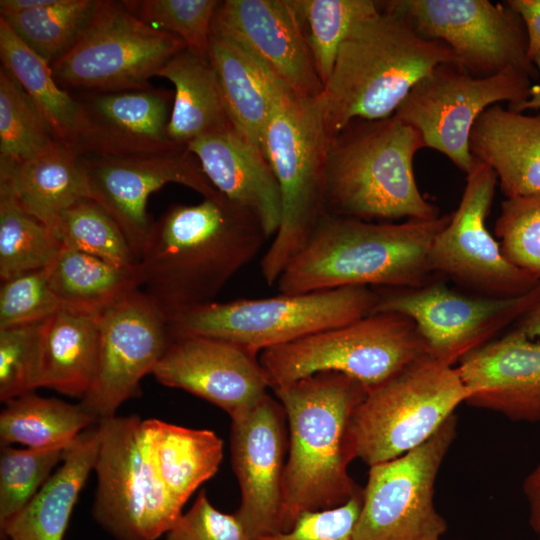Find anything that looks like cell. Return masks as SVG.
<instances>
[{"instance_id":"6da1fadb","label":"cell","mask_w":540,"mask_h":540,"mask_svg":"<svg viewBox=\"0 0 540 540\" xmlns=\"http://www.w3.org/2000/svg\"><path fill=\"white\" fill-rule=\"evenodd\" d=\"M267 239L257 218L223 195L172 205L154 221L139 259L144 292L169 321L213 302Z\"/></svg>"},{"instance_id":"7a4b0ae2","label":"cell","mask_w":540,"mask_h":540,"mask_svg":"<svg viewBox=\"0 0 540 540\" xmlns=\"http://www.w3.org/2000/svg\"><path fill=\"white\" fill-rule=\"evenodd\" d=\"M288 424L280 531L304 513L340 506L362 492L348 472L355 459L350 420L367 390L337 372L273 389Z\"/></svg>"},{"instance_id":"3957f363","label":"cell","mask_w":540,"mask_h":540,"mask_svg":"<svg viewBox=\"0 0 540 540\" xmlns=\"http://www.w3.org/2000/svg\"><path fill=\"white\" fill-rule=\"evenodd\" d=\"M451 214L430 220L373 223L325 214L276 285L282 294L349 286L394 288L429 283V252Z\"/></svg>"},{"instance_id":"277c9868","label":"cell","mask_w":540,"mask_h":540,"mask_svg":"<svg viewBox=\"0 0 540 540\" xmlns=\"http://www.w3.org/2000/svg\"><path fill=\"white\" fill-rule=\"evenodd\" d=\"M453 61L446 44L423 38L403 17L379 8L348 34L320 94L330 137L355 119L392 116L421 78Z\"/></svg>"},{"instance_id":"5b68a950","label":"cell","mask_w":540,"mask_h":540,"mask_svg":"<svg viewBox=\"0 0 540 540\" xmlns=\"http://www.w3.org/2000/svg\"><path fill=\"white\" fill-rule=\"evenodd\" d=\"M421 148L420 133L394 114L351 121L328 143L326 213L365 221L438 218L439 209L422 195L414 175Z\"/></svg>"},{"instance_id":"8992f818","label":"cell","mask_w":540,"mask_h":540,"mask_svg":"<svg viewBox=\"0 0 540 540\" xmlns=\"http://www.w3.org/2000/svg\"><path fill=\"white\" fill-rule=\"evenodd\" d=\"M320 95L285 99L272 114L262 151L281 196L279 229L260 262L269 286L310 239L325 208V167L330 140Z\"/></svg>"},{"instance_id":"52a82bcc","label":"cell","mask_w":540,"mask_h":540,"mask_svg":"<svg viewBox=\"0 0 540 540\" xmlns=\"http://www.w3.org/2000/svg\"><path fill=\"white\" fill-rule=\"evenodd\" d=\"M378 294L349 286L268 298L210 302L168 321L171 339L211 337L258 355L370 314Z\"/></svg>"},{"instance_id":"ba28073f","label":"cell","mask_w":540,"mask_h":540,"mask_svg":"<svg viewBox=\"0 0 540 540\" xmlns=\"http://www.w3.org/2000/svg\"><path fill=\"white\" fill-rule=\"evenodd\" d=\"M425 356L426 344L415 323L381 312L266 349L259 362L272 390L313 374L337 372L368 391Z\"/></svg>"},{"instance_id":"9c48e42d","label":"cell","mask_w":540,"mask_h":540,"mask_svg":"<svg viewBox=\"0 0 540 540\" xmlns=\"http://www.w3.org/2000/svg\"><path fill=\"white\" fill-rule=\"evenodd\" d=\"M470 393L459 370L425 356L368 390L350 420L354 457L369 466L427 441Z\"/></svg>"},{"instance_id":"30bf717a","label":"cell","mask_w":540,"mask_h":540,"mask_svg":"<svg viewBox=\"0 0 540 540\" xmlns=\"http://www.w3.org/2000/svg\"><path fill=\"white\" fill-rule=\"evenodd\" d=\"M142 419L113 416L97 422L95 521L116 540H157L183 513L167 493L144 441Z\"/></svg>"},{"instance_id":"8fae6325","label":"cell","mask_w":540,"mask_h":540,"mask_svg":"<svg viewBox=\"0 0 540 540\" xmlns=\"http://www.w3.org/2000/svg\"><path fill=\"white\" fill-rule=\"evenodd\" d=\"M185 49L179 37L146 24L123 1L97 0L76 43L51 68L59 85L139 91L149 89V79Z\"/></svg>"},{"instance_id":"7c38bea8","label":"cell","mask_w":540,"mask_h":540,"mask_svg":"<svg viewBox=\"0 0 540 540\" xmlns=\"http://www.w3.org/2000/svg\"><path fill=\"white\" fill-rule=\"evenodd\" d=\"M456 433L453 414L420 446L369 466L354 540H442L448 526L435 507V483Z\"/></svg>"},{"instance_id":"4fadbf2b","label":"cell","mask_w":540,"mask_h":540,"mask_svg":"<svg viewBox=\"0 0 540 540\" xmlns=\"http://www.w3.org/2000/svg\"><path fill=\"white\" fill-rule=\"evenodd\" d=\"M531 80L515 69L479 78L455 61L441 63L412 87L394 115L420 133L425 148L441 152L467 174L474 163L469 137L478 117L499 102L510 109L525 102Z\"/></svg>"},{"instance_id":"5bb4252c","label":"cell","mask_w":540,"mask_h":540,"mask_svg":"<svg viewBox=\"0 0 540 540\" xmlns=\"http://www.w3.org/2000/svg\"><path fill=\"white\" fill-rule=\"evenodd\" d=\"M378 5L403 17L423 38L446 44L456 63L474 77L507 69L532 79L538 75L529 57L525 24L506 1L391 0Z\"/></svg>"},{"instance_id":"9a60e30c","label":"cell","mask_w":540,"mask_h":540,"mask_svg":"<svg viewBox=\"0 0 540 540\" xmlns=\"http://www.w3.org/2000/svg\"><path fill=\"white\" fill-rule=\"evenodd\" d=\"M539 301L540 283L527 294L499 298L466 295L443 283L429 282L378 294L370 313L390 312L410 318L425 341L428 356L455 366Z\"/></svg>"},{"instance_id":"2e32d148","label":"cell","mask_w":540,"mask_h":540,"mask_svg":"<svg viewBox=\"0 0 540 540\" xmlns=\"http://www.w3.org/2000/svg\"><path fill=\"white\" fill-rule=\"evenodd\" d=\"M466 185L448 224L429 252L432 272H439L484 296L509 298L532 291L540 279L511 263L486 226L498 179L474 157Z\"/></svg>"},{"instance_id":"e0dca14e","label":"cell","mask_w":540,"mask_h":540,"mask_svg":"<svg viewBox=\"0 0 540 540\" xmlns=\"http://www.w3.org/2000/svg\"><path fill=\"white\" fill-rule=\"evenodd\" d=\"M99 352L92 386L81 404L99 421L140 395L172 339L168 319L144 291L134 290L98 314Z\"/></svg>"},{"instance_id":"ac0fdd59","label":"cell","mask_w":540,"mask_h":540,"mask_svg":"<svg viewBox=\"0 0 540 540\" xmlns=\"http://www.w3.org/2000/svg\"><path fill=\"white\" fill-rule=\"evenodd\" d=\"M81 160L92 200L116 221L138 261L154 223L147 212L148 198L153 192L176 183L204 198L222 195L187 148L128 157L81 155Z\"/></svg>"},{"instance_id":"d6986e66","label":"cell","mask_w":540,"mask_h":540,"mask_svg":"<svg viewBox=\"0 0 540 540\" xmlns=\"http://www.w3.org/2000/svg\"><path fill=\"white\" fill-rule=\"evenodd\" d=\"M285 413L267 394L250 412L231 420V458L241 501L234 512L248 540L280 531L288 438Z\"/></svg>"},{"instance_id":"ffe728a7","label":"cell","mask_w":540,"mask_h":540,"mask_svg":"<svg viewBox=\"0 0 540 540\" xmlns=\"http://www.w3.org/2000/svg\"><path fill=\"white\" fill-rule=\"evenodd\" d=\"M152 375L162 385L200 397L231 420L250 412L270 388L257 355L217 338L172 339Z\"/></svg>"},{"instance_id":"44dd1931","label":"cell","mask_w":540,"mask_h":540,"mask_svg":"<svg viewBox=\"0 0 540 540\" xmlns=\"http://www.w3.org/2000/svg\"><path fill=\"white\" fill-rule=\"evenodd\" d=\"M212 31L247 50L295 96L323 92L292 0L220 1Z\"/></svg>"},{"instance_id":"7402d4cb","label":"cell","mask_w":540,"mask_h":540,"mask_svg":"<svg viewBox=\"0 0 540 540\" xmlns=\"http://www.w3.org/2000/svg\"><path fill=\"white\" fill-rule=\"evenodd\" d=\"M171 96L163 90L101 92L78 101L71 146L79 155L128 157L185 149L168 136Z\"/></svg>"},{"instance_id":"603a6c76","label":"cell","mask_w":540,"mask_h":540,"mask_svg":"<svg viewBox=\"0 0 540 540\" xmlns=\"http://www.w3.org/2000/svg\"><path fill=\"white\" fill-rule=\"evenodd\" d=\"M466 404L509 420L540 421V342L514 329L463 357L456 366Z\"/></svg>"},{"instance_id":"cb8c5ba5","label":"cell","mask_w":540,"mask_h":540,"mask_svg":"<svg viewBox=\"0 0 540 540\" xmlns=\"http://www.w3.org/2000/svg\"><path fill=\"white\" fill-rule=\"evenodd\" d=\"M213 187L252 213L268 238L281 222L280 190L262 149L233 126L199 137L187 145Z\"/></svg>"},{"instance_id":"d4e9b609","label":"cell","mask_w":540,"mask_h":540,"mask_svg":"<svg viewBox=\"0 0 540 540\" xmlns=\"http://www.w3.org/2000/svg\"><path fill=\"white\" fill-rule=\"evenodd\" d=\"M469 148L493 169L506 198L540 194V114L491 105L474 123Z\"/></svg>"},{"instance_id":"484cf974","label":"cell","mask_w":540,"mask_h":540,"mask_svg":"<svg viewBox=\"0 0 540 540\" xmlns=\"http://www.w3.org/2000/svg\"><path fill=\"white\" fill-rule=\"evenodd\" d=\"M208 60L231 124L262 149L264 131L272 114L294 94L247 50L213 31Z\"/></svg>"},{"instance_id":"4316f807","label":"cell","mask_w":540,"mask_h":540,"mask_svg":"<svg viewBox=\"0 0 540 540\" xmlns=\"http://www.w3.org/2000/svg\"><path fill=\"white\" fill-rule=\"evenodd\" d=\"M0 184L53 232L65 210L79 201L92 200L81 155L59 139L24 161L0 165Z\"/></svg>"},{"instance_id":"83f0119b","label":"cell","mask_w":540,"mask_h":540,"mask_svg":"<svg viewBox=\"0 0 540 540\" xmlns=\"http://www.w3.org/2000/svg\"><path fill=\"white\" fill-rule=\"evenodd\" d=\"M99 444L97 424L81 432L66 447L60 467L32 500L0 525L2 538L63 540L79 494L94 470Z\"/></svg>"},{"instance_id":"f1b7e54d","label":"cell","mask_w":540,"mask_h":540,"mask_svg":"<svg viewBox=\"0 0 540 540\" xmlns=\"http://www.w3.org/2000/svg\"><path fill=\"white\" fill-rule=\"evenodd\" d=\"M142 430L157 475L172 501L183 510L192 494L217 473L223 440L212 430L159 419L143 420Z\"/></svg>"},{"instance_id":"f546056e","label":"cell","mask_w":540,"mask_h":540,"mask_svg":"<svg viewBox=\"0 0 540 540\" xmlns=\"http://www.w3.org/2000/svg\"><path fill=\"white\" fill-rule=\"evenodd\" d=\"M98 352V315L59 309L43 323L39 387L82 400L94 381Z\"/></svg>"},{"instance_id":"4dcf8cb0","label":"cell","mask_w":540,"mask_h":540,"mask_svg":"<svg viewBox=\"0 0 540 540\" xmlns=\"http://www.w3.org/2000/svg\"><path fill=\"white\" fill-rule=\"evenodd\" d=\"M157 76L168 79L175 87L167 133L177 145L186 148L199 137L233 126L208 59L185 49L173 56Z\"/></svg>"},{"instance_id":"1f68e13d","label":"cell","mask_w":540,"mask_h":540,"mask_svg":"<svg viewBox=\"0 0 540 540\" xmlns=\"http://www.w3.org/2000/svg\"><path fill=\"white\" fill-rule=\"evenodd\" d=\"M47 269L62 308L95 315L142 286L139 263L119 266L67 247Z\"/></svg>"},{"instance_id":"d6a6232c","label":"cell","mask_w":540,"mask_h":540,"mask_svg":"<svg viewBox=\"0 0 540 540\" xmlns=\"http://www.w3.org/2000/svg\"><path fill=\"white\" fill-rule=\"evenodd\" d=\"M0 414V443L29 448L69 445L98 420L81 404L30 392L4 403Z\"/></svg>"},{"instance_id":"836d02e7","label":"cell","mask_w":540,"mask_h":540,"mask_svg":"<svg viewBox=\"0 0 540 540\" xmlns=\"http://www.w3.org/2000/svg\"><path fill=\"white\" fill-rule=\"evenodd\" d=\"M3 67L19 82L41 111L55 136L71 145L78 101L60 88L51 65L29 48L0 18Z\"/></svg>"},{"instance_id":"e575fe53","label":"cell","mask_w":540,"mask_h":540,"mask_svg":"<svg viewBox=\"0 0 540 540\" xmlns=\"http://www.w3.org/2000/svg\"><path fill=\"white\" fill-rule=\"evenodd\" d=\"M63 245L55 233L27 213L10 190L0 184V278L48 267Z\"/></svg>"},{"instance_id":"d590c367","label":"cell","mask_w":540,"mask_h":540,"mask_svg":"<svg viewBox=\"0 0 540 540\" xmlns=\"http://www.w3.org/2000/svg\"><path fill=\"white\" fill-rule=\"evenodd\" d=\"M95 4L94 0H55L47 6L0 14V18L51 65L76 43Z\"/></svg>"},{"instance_id":"8d00e7d4","label":"cell","mask_w":540,"mask_h":540,"mask_svg":"<svg viewBox=\"0 0 540 540\" xmlns=\"http://www.w3.org/2000/svg\"><path fill=\"white\" fill-rule=\"evenodd\" d=\"M323 83L328 80L339 49L363 19L379 11L372 0H292Z\"/></svg>"},{"instance_id":"74e56055","label":"cell","mask_w":540,"mask_h":540,"mask_svg":"<svg viewBox=\"0 0 540 540\" xmlns=\"http://www.w3.org/2000/svg\"><path fill=\"white\" fill-rule=\"evenodd\" d=\"M58 138L11 73L0 69V165L24 161Z\"/></svg>"},{"instance_id":"f35d334b","label":"cell","mask_w":540,"mask_h":540,"mask_svg":"<svg viewBox=\"0 0 540 540\" xmlns=\"http://www.w3.org/2000/svg\"><path fill=\"white\" fill-rule=\"evenodd\" d=\"M54 233L63 247L119 266L139 263L119 225L94 200L79 201L65 210L57 220Z\"/></svg>"},{"instance_id":"ab89813d","label":"cell","mask_w":540,"mask_h":540,"mask_svg":"<svg viewBox=\"0 0 540 540\" xmlns=\"http://www.w3.org/2000/svg\"><path fill=\"white\" fill-rule=\"evenodd\" d=\"M68 446V445H67ZM67 446L0 449V525L20 512L52 475Z\"/></svg>"},{"instance_id":"60d3db41","label":"cell","mask_w":540,"mask_h":540,"mask_svg":"<svg viewBox=\"0 0 540 540\" xmlns=\"http://www.w3.org/2000/svg\"><path fill=\"white\" fill-rule=\"evenodd\" d=\"M123 3L146 24L179 37L187 50L208 59L213 18L220 1L133 0Z\"/></svg>"},{"instance_id":"b9f144b4","label":"cell","mask_w":540,"mask_h":540,"mask_svg":"<svg viewBox=\"0 0 540 540\" xmlns=\"http://www.w3.org/2000/svg\"><path fill=\"white\" fill-rule=\"evenodd\" d=\"M494 231L503 255L540 279V194L506 198Z\"/></svg>"},{"instance_id":"7bdbcfd3","label":"cell","mask_w":540,"mask_h":540,"mask_svg":"<svg viewBox=\"0 0 540 540\" xmlns=\"http://www.w3.org/2000/svg\"><path fill=\"white\" fill-rule=\"evenodd\" d=\"M44 320L0 329L1 402L39 388Z\"/></svg>"},{"instance_id":"ee69618b","label":"cell","mask_w":540,"mask_h":540,"mask_svg":"<svg viewBox=\"0 0 540 540\" xmlns=\"http://www.w3.org/2000/svg\"><path fill=\"white\" fill-rule=\"evenodd\" d=\"M61 308L51 287L47 267L1 283L0 329L42 321Z\"/></svg>"},{"instance_id":"f6af8a7d","label":"cell","mask_w":540,"mask_h":540,"mask_svg":"<svg viewBox=\"0 0 540 540\" xmlns=\"http://www.w3.org/2000/svg\"><path fill=\"white\" fill-rule=\"evenodd\" d=\"M166 536V540H248L236 514L213 506L205 490L198 493L190 509L177 518Z\"/></svg>"},{"instance_id":"bcb514c9","label":"cell","mask_w":540,"mask_h":540,"mask_svg":"<svg viewBox=\"0 0 540 540\" xmlns=\"http://www.w3.org/2000/svg\"><path fill=\"white\" fill-rule=\"evenodd\" d=\"M362 492L340 506L304 513L290 529L256 540H354Z\"/></svg>"},{"instance_id":"7dc6e473","label":"cell","mask_w":540,"mask_h":540,"mask_svg":"<svg viewBox=\"0 0 540 540\" xmlns=\"http://www.w3.org/2000/svg\"><path fill=\"white\" fill-rule=\"evenodd\" d=\"M506 3L522 18L528 36V52L532 60L540 51V0H508Z\"/></svg>"},{"instance_id":"c3c4849f","label":"cell","mask_w":540,"mask_h":540,"mask_svg":"<svg viewBox=\"0 0 540 540\" xmlns=\"http://www.w3.org/2000/svg\"><path fill=\"white\" fill-rule=\"evenodd\" d=\"M523 492L529 505V524L540 540V462L525 478Z\"/></svg>"},{"instance_id":"681fc988","label":"cell","mask_w":540,"mask_h":540,"mask_svg":"<svg viewBox=\"0 0 540 540\" xmlns=\"http://www.w3.org/2000/svg\"><path fill=\"white\" fill-rule=\"evenodd\" d=\"M515 329L530 339L540 338V301L516 322Z\"/></svg>"},{"instance_id":"f907efd6","label":"cell","mask_w":540,"mask_h":540,"mask_svg":"<svg viewBox=\"0 0 540 540\" xmlns=\"http://www.w3.org/2000/svg\"><path fill=\"white\" fill-rule=\"evenodd\" d=\"M532 62L538 71V75H540V51L533 56ZM536 109H540V81L537 84H532L529 98L525 102L512 108L511 110H514L517 112H523L526 110H536Z\"/></svg>"}]
</instances>
